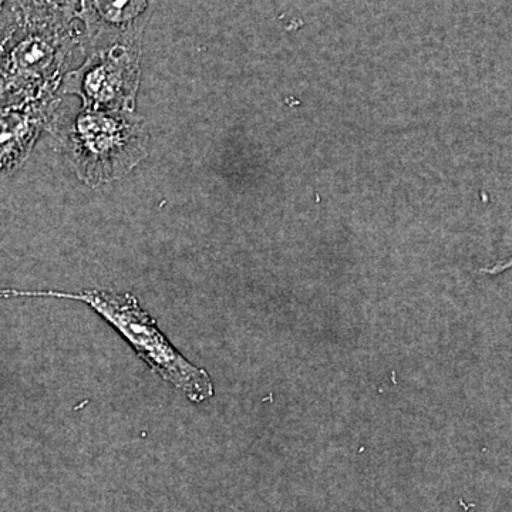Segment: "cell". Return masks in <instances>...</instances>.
<instances>
[{
  "label": "cell",
  "instance_id": "cell-1",
  "mask_svg": "<svg viewBox=\"0 0 512 512\" xmlns=\"http://www.w3.org/2000/svg\"><path fill=\"white\" fill-rule=\"evenodd\" d=\"M56 298L82 302L126 340L137 356L156 375L187 397L192 403H202L215 394L210 373L194 365L158 328L157 320L141 308L133 293H117L87 289L82 292L22 291L0 289V299Z\"/></svg>",
  "mask_w": 512,
  "mask_h": 512
},
{
  "label": "cell",
  "instance_id": "cell-2",
  "mask_svg": "<svg viewBox=\"0 0 512 512\" xmlns=\"http://www.w3.org/2000/svg\"><path fill=\"white\" fill-rule=\"evenodd\" d=\"M46 130L62 144L77 178L92 188L126 177L148 154L146 124L136 111L107 113L82 107L67 113L57 104Z\"/></svg>",
  "mask_w": 512,
  "mask_h": 512
},
{
  "label": "cell",
  "instance_id": "cell-3",
  "mask_svg": "<svg viewBox=\"0 0 512 512\" xmlns=\"http://www.w3.org/2000/svg\"><path fill=\"white\" fill-rule=\"evenodd\" d=\"M82 23L50 25L12 18L0 32V110L59 94L77 49L83 52Z\"/></svg>",
  "mask_w": 512,
  "mask_h": 512
},
{
  "label": "cell",
  "instance_id": "cell-4",
  "mask_svg": "<svg viewBox=\"0 0 512 512\" xmlns=\"http://www.w3.org/2000/svg\"><path fill=\"white\" fill-rule=\"evenodd\" d=\"M141 40L87 50L82 66L69 70L59 94H73L82 107L107 113H133L141 77Z\"/></svg>",
  "mask_w": 512,
  "mask_h": 512
},
{
  "label": "cell",
  "instance_id": "cell-5",
  "mask_svg": "<svg viewBox=\"0 0 512 512\" xmlns=\"http://www.w3.org/2000/svg\"><path fill=\"white\" fill-rule=\"evenodd\" d=\"M158 0H82L83 53L126 40H143Z\"/></svg>",
  "mask_w": 512,
  "mask_h": 512
},
{
  "label": "cell",
  "instance_id": "cell-6",
  "mask_svg": "<svg viewBox=\"0 0 512 512\" xmlns=\"http://www.w3.org/2000/svg\"><path fill=\"white\" fill-rule=\"evenodd\" d=\"M59 101L57 94L0 110V180L16 173L28 161Z\"/></svg>",
  "mask_w": 512,
  "mask_h": 512
},
{
  "label": "cell",
  "instance_id": "cell-7",
  "mask_svg": "<svg viewBox=\"0 0 512 512\" xmlns=\"http://www.w3.org/2000/svg\"><path fill=\"white\" fill-rule=\"evenodd\" d=\"M20 18L50 25L80 22L82 0H10Z\"/></svg>",
  "mask_w": 512,
  "mask_h": 512
},
{
  "label": "cell",
  "instance_id": "cell-8",
  "mask_svg": "<svg viewBox=\"0 0 512 512\" xmlns=\"http://www.w3.org/2000/svg\"><path fill=\"white\" fill-rule=\"evenodd\" d=\"M13 15V5L10 3V0H0V32L5 28L8 20L12 18Z\"/></svg>",
  "mask_w": 512,
  "mask_h": 512
}]
</instances>
